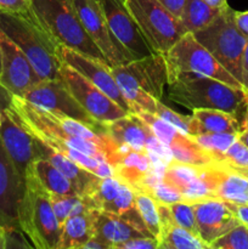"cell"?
<instances>
[{
	"instance_id": "6da1fadb",
	"label": "cell",
	"mask_w": 248,
	"mask_h": 249,
	"mask_svg": "<svg viewBox=\"0 0 248 249\" xmlns=\"http://www.w3.org/2000/svg\"><path fill=\"white\" fill-rule=\"evenodd\" d=\"M168 97L189 109H220L235 116L240 122L245 117L248 92L214 78L195 73H181L168 82Z\"/></svg>"
},
{
	"instance_id": "7a4b0ae2",
	"label": "cell",
	"mask_w": 248,
	"mask_h": 249,
	"mask_svg": "<svg viewBox=\"0 0 248 249\" xmlns=\"http://www.w3.org/2000/svg\"><path fill=\"white\" fill-rule=\"evenodd\" d=\"M31 14L57 48L72 49L106 62L105 56L85 31L72 0H32Z\"/></svg>"
},
{
	"instance_id": "3957f363",
	"label": "cell",
	"mask_w": 248,
	"mask_h": 249,
	"mask_svg": "<svg viewBox=\"0 0 248 249\" xmlns=\"http://www.w3.org/2000/svg\"><path fill=\"white\" fill-rule=\"evenodd\" d=\"M0 29L23 51L41 80L61 79L57 46L32 16L0 10Z\"/></svg>"
},
{
	"instance_id": "277c9868",
	"label": "cell",
	"mask_w": 248,
	"mask_h": 249,
	"mask_svg": "<svg viewBox=\"0 0 248 249\" xmlns=\"http://www.w3.org/2000/svg\"><path fill=\"white\" fill-rule=\"evenodd\" d=\"M19 229L36 249H57L61 225L51 204L50 194L39 182L33 168L26 175V187L18 207Z\"/></svg>"
},
{
	"instance_id": "5b68a950",
	"label": "cell",
	"mask_w": 248,
	"mask_h": 249,
	"mask_svg": "<svg viewBox=\"0 0 248 249\" xmlns=\"http://www.w3.org/2000/svg\"><path fill=\"white\" fill-rule=\"evenodd\" d=\"M192 34L241 83L242 58L248 39L236 26L235 10L226 5L206 28Z\"/></svg>"
},
{
	"instance_id": "8992f818",
	"label": "cell",
	"mask_w": 248,
	"mask_h": 249,
	"mask_svg": "<svg viewBox=\"0 0 248 249\" xmlns=\"http://www.w3.org/2000/svg\"><path fill=\"white\" fill-rule=\"evenodd\" d=\"M163 58L167 67L168 82L181 73H195L243 89L242 84L190 32L184 34L163 55Z\"/></svg>"
},
{
	"instance_id": "52a82bcc",
	"label": "cell",
	"mask_w": 248,
	"mask_h": 249,
	"mask_svg": "<svg viewBox=\"0 0 248 249\" xmlns=\"http://www.w3.org/2000/svg\"><path fill=\"white\" fill-rule=\"evenodd\" d=\"M125 5L155 53L164 55L184 34L189 33L179 17L157 0H125Z\"/></svg>"
},
{
	"instance_id": "ba28073f",
	"label": "cell",
	"mask_w": 248,
	"mask_h": 249,
	"mask_svg": "<svg viewBox=\"0 0 248 249\" xmlns=\"http://www.w3.org/2000/svg\"><path fill=\"white\" fill-rule=\"evenodd\" d=\"M111 71L123 95L129 91H142L156 100H162L164 87L168 84L163 55L152 53L123 65L113 66Z\"/></svg>"
},
{
	"instance_id": "9c48e42d",
	"label": "cell",
	"mask_w": 248,
	"mask_h": 249,
	"mask_svg": "<svg viewBox=\"0 0 248 249\" xmlns=\"http://www.w3.org/2000/svg\"><path fill=\"white\" fill-rule=\"evenodd\" d=\"M83 198L91 209L122 216L142 232L152 236L135 207V191L116 175L100 178L91 191Z\"/></svg>"
},
{
	"instance_id": "30bf717a",
	"label": "cell",
	"mask_w": 248,
	"mask_h": 249,
	"mask_svg": "<svg viewBox=\"0 0 248 249\" xmlns=\"http://www.w3.org/2000/svg\"><path fill=\"white\" fill-rule=\"evenodd\" d=\"M31 104L53 113L70 117L97 131L105 133L102 124L95 121L74 99L62 79L40 80L38 84L27 90L22 96Z\"/></svg>"
},
{
	"instance_id": "8fae6325",
	"label": "cell",
	"mask_w": 248,
	"mask_h": 249,
	"mask_svg": "<svg viewBox=\"0 0 248 249\" xmlns=\"http://www.w3.org/2000/svg\"><path fill=\"white\" fill-rule=\"evenodd\" d=\"M60 75L80 106L99 123H107L130 113L107 96L96 85L83 77L79 72L63 62L60 65Z\"/></svg>"
},
{
	"instance_id": "7c38bea8",
	"label": "cell",
	"mask_w": 248,
	"mask_h": 249,
	"mask_svg": "<svg viewBox=\"0 0 248 249\" xmlns=\"http://www.w3.org/2000/svg\"><path fill=\"white\" fill-rule=\"evenodd\" d=\"M72 2L85 31L100 49L109 67L133 61L114 38L99 0H72Z\"/></svg>"
},
{
	"instance_id": "4fadbf2b",
	"label": "cell",
	"mask_w": 248,
	"mask_h": 249,
	"mask_svg": "<svg viewBox=\"0 0 248 249\" xmlns=\"http://www.w3.org/2000/svg\"><path fill=\"white\" fill-rule=\"evenodd\" d=\"M109 29L131 60L146 57L152 49L143 38L140 28L125 5V0H99Z\"/></svg>"
},
{
	"instance_id": "5bb4252c",
	"label": "cell",
	"mask_w": 248,
	"mask_h": 249,
	"mask_svg": "<svg viewBox=\"0 0 248 249\" xmlns=\"http://www.w3.org/2000/svg\"><path fill=\"white\" fill-rule=\"evenodd\" d=\"M1 48V74L0 85L11 95L22 96L27 90L40 82L23 51L0 29Z\"/></svg>"
},
{
	"instance_id": "9a60e30c",
	"label": "cell",
	"mask_w": 248,
	"mask_h": 249,
	"mask_svg": "<svg viewBox=\"0 0 248 249\" xmlns=\"http://www.w3.org/2000/svg\"><path fill=\"white\" fill-rule=\"evenodd\" d=\"M57 56L61 62L66 63L73 70L79 72L83 77L96 85L101 91L111 97L119 106L123 107L128 112H131L129 104L124 99L123 94L117 84L116 78L112 74L111 67L106 62L90 57V56H85L78 51L63 48V46L57 48Z\"/></svg>"
},
{
	"instance_id": "2e32d148",
	"label": "cell",
	"mask_w": 248,
	"mask_h": 249,
	"mask_svg": "<svg viewBox=\"0 0 248 249\" xmlns=\"http://www.w3.org/2000/svg\"><path fill=\"white\" fill-rule=\"evenodd\" d=\"M0 140L19 178L26 182L27 172L38 157L35 140L18 123L9 107L1 112Z\"/></svg>"
},
{
	"instance_id": "e0dca14e",
	"label": "cell",
	"mask_w": 248,
	"mask_h": 249,
	"mask_svg": "<svg viewBox=\"0 0 248 249\" xmlns=\"http://www.w3.org/2000/svg\"><path fill=\"white\" fill-rule=\"evenodd\" d=\"M26 182L19 178L0 140V225L6 230H19L18 207Z\"/></svg>"
},
{
	"instance_id": "ac0fdd59",
	"label": "cell",
	"mask_w": 248,
	"mask_h": 249,
	"mask_svg": "<svg viewBox=\"0 0 248 249\" xmlns=\"http://www.w3.org/2000/svg\"><path fill=\"white\" fill-rule=\"evenodd\" d=\"M196 215L198 235L203 242L211 243L240 224L225 201L209 198L191 203Z\"/></svg>"
},
{
	"instance_id": "d6986e66",
	"label": "cell",
	"mask_w": 248,
	"mask_h": 249,
	"mask_svg": "<svg viewBox=\"0 0 248 249\" xmlns=\"http://www.w3.org/2000/svg\"><path fill=\"white\" fill-rule=\"evenodd\" d=\"M102 128L121 155L130 150L146 151L148 139L152 135L147 124L133 112L114 121L102 123Z\"/></svg>"
},
{
	"instance_id": "ffe728a7",
	"label": "cell",
	"mask_w": 248,
	"mask_h": 249,
	"mask_svg": "<svg viewBox=\"0 0 248 249\" xmlns=\"http://www.w3.org/2000/svg\"><path fill=\"white\" fill-rule=\"evenodd\" d=\"M139 237H152L142 232L130 221L108 212L96 211L94 238L114 249L119 243ZM156 238V237H155Z\"/></svg>"
},
{
	"instance_id": "44dd1931",
	"label": "cell",
	"mask_w": 248,
	"mask_h": 249,
	"mask_svg": "<svg viewBox=\"0 0 248 249\" xmlns=\"http://www.w3.org/2000/svg\"><path fill=\"white\" fill-rule=\"evenodd\" d=\"M35 148L36 156H38L36 158H44V160H49L51 164L55 165L58 170H61L73 182V185L77 187L79 196H87L91 191L92 187L95 186L97 180L100 179V177L95 175L94 173L89 172L88 169L83 168L82 165L73 162L71 158H68L63 153L43 145L40 141L35 140Z\"/></svg>"
},
{
	"instance_id": "7402d4cb",
	"label": "cell",
	"mask_w": 248,
	"mask_h": 249,
	"mask_svg": "<svg viewBox=\"0 0 248 249\" xmlns=\"http://www.w3.org/2000/svg\"><path fill=\"white\" fill-rule=\"evenodd\" d=\"M157 207L160 220L158 249H211L198 236L175 223L168 204L157 203Z\"/></svg>"
},
{
	"instance_id": "603a6c76",
	"label": "cell",
	"mask_w": 248,
	"mask_h": 249,
	"mask_svg": "<svg viewBox=\"0 0 248 249\" xmlns=\"http://www.w3.org/2000/svg\"><path fill=\"white\" fill-rule=\"evenodd\" d=\"M147 151H126L114 164V175L134 191H142L147 178L156 170ZM164 169V168H162Z\"/></svg>"
},
{
	"instance_id": "cb8c5ba5",
	"label": "cell",
	"mask_w": 248,
	"mask_h": 249,
	"mask_svg": "<svg viewBox=\"0 0 248 249\" xmlns=\"http://www.w3.org/2000/svg\"><path fill=\"white\" fill-rule=\"evenodd\" d=\"M240 131L241 122L231 113L220 109H192L189 128V135L192 138L203 134H238Z\"/></svg>"
},
{
	"instance_id": "d4e9b609",
	"label": "cell",
	"mask_w": 248,
	"mask_h": 249,
	"mask_svg": "<svg viewBox=\"0 0 248 249\" xmlns=\"http://www.w3.org/2000/svg\"><path fill=\"white\" fill-rule=\"evenodd\" d=\"M96 211L68 218L61 225V236L57 249H82L83 246L94 237Z\"/></svg>"
},
{
	"instance_id": "484cf974",
	"label": "cell",
	"mask_w": 248,
	"mask_h": 249,
	"mask_svg": "<svg viewBox=\"0 0 248 249\" xmlns=\"http://www.w3.org/2000/svg\"><path fill=\"white\" fill-rule=\"evenodd\" d=\"M168 147L172 153L173 160L175 162L196 167L216 165L213 158L194 140V138L186 134H177V138L169 143Z\"/></svg>"
},
{
	"instance_id": "4316f807",
	"label": "cell",
	"mask_w": 248,
	"mask_h": 249,
	"mask_svg": "<svg viewBox=\"0 0 248 249\" xmlns=\"http://www.w3.org/2000/svg\"><path fill=\"white\" fill-rule=\"evenodd\" d=\"M36 179L51 194L78 195L77 187L61 170L44 158H36L32 164Z\"/></svg>"
},
{
	"instance_id": "83f0119b",
	"label": "cell",
	"mask_w": 248,
	"mask_h": 249,
	"mask_svg": "<svg viewBox=\"0 0 248 249\" xmlns=\"http://www.w3.org/2000/svg\"><path fill=\"white\" fill-rule=\"evenodd\" d=\"M216 198L236 204H248V177L221 168Z\"/></svg>"
},
{
	"instance_id": "f1b7e54d",
	"label": "cell",
	"mask_w": 248,
	"mask_h": 249,
	"mask_svg": "<svg viewBox=\"0 0 248 249\" xmlns=\"http://www.w3.org/2000/svg\"><path fill=\"white\" fill-rule=\"evenodd\" d=\"M221 9H214L203 0H185L180 21L190 33H196L206 28L220 12Z\"/></svg>"
},
{
	"instance_id": "f546056e",
	"label": "cell",
	"mask_w": 248,
	"mask_h": 249,
	"mask_svg": "<svg viewBox=\"0 0 248 249\" xmlns=\"http://www.w3.org/2000/svg\"><path fill=\"white\" fill-rule=\"evenodd\" d=\"M50 194L51 204L53 209L56 214L60 225H62L68 218L79 214H84L87 212L91 211L85 199L82 196L78 195H58V194Z\"/></svg>"
},
{
	"instance_id": "4dcf8cb0",
	"label": "cell",
	"mask_w": 248,
	"mask_h": 249,
	"mask_svg": "<svg viewBox=\"0 0 248 249\" xmlns=\"http://www.w3.org/2000/svg\"><path fill=\"white\" fill-rule=\"evenodd\" d=\"M135 207L151 235L159 240L160 220L157 202L146 192L135 191Z\"/></svg>"
},
{
	"instance_id": "1f68e13d",
	"label": "cell",
	"mask_w": 248,
	"mask_h": 249,
	"mask_svg": "<svg viewBox=\"0 0 248 249\" xmlns=\"http://www.w3.org/2000/svg\"><path fill=\"white\" fill-rule=\"evenodd\" d=\"M238 139V134L229 133H215L203 134V135L194 136V140L211 156L215 164L220 162L224 153L228 148Z\"/></svg>"
},
{
	"instance_id": "d6a6232c",
	"label": "cell",
	"mask_w": 248,
	"mask_h": 249,
	"mask_svg": "<svg viewBox=\"0 0 248 249\" xmlns=\"http://www.w3.org/2000/svg\"><path fill=\"white\" fill-rule=\"evenodd\" d=\"M216 165L236 173L248 172V146L237 139L224 153Z\"/></svg>"
},
{
	"instance_id": "836d02e7",
	"label": "cell",
	"mask_w": 248,
	"mask_h": 249,
	"mask_svg": "<svg viewBox=\"0 0 248 249\" xmlns=\"http://www.w3.org/2000/svg\"><path fill=\"white\" fill-rule=\"evenodd\" d=\"M141 121L145 124H147L148 128L153 133V135L158 139L165 146H169V143L174 140L180 133L177 128L172 125V124L167 123L163 121L162 118L155 113H150V112H140V113H135Z\"/></svg>"
},
{
	"instance_id": "e575fe53",
	"label": "cell",
	"mask_w": 248,
	"mask_h": 249,
	"mask_svg": "<svg viewBox=\"0 0 248 249\" xmlns=\"http://www.w3.org/2000/svg\"><path fill=\"white\" fill-rule=\"evenodd\" d=\"M211 249H248V228L238 224L212 242Z\"/></svg>"
},
{
	"instance_id": "d590c367",
	"label": "cell",
	"mask_w": 248,
	"mask_h": 249,
	"mask_svg": "<svg viewBox=\"0 0 248 249\" xmlns=\"http://www.w3.org/2000/svg\"><path fill=\"white\" fill-rule=\"evenodd\" d=\"M168 207H169V211L173 219H174V221L177 225L182 226L184 229L189 230L190 232H192L194 235L199 237L198 229H197L196 223V215H195L194 207H192L191 203L180 201L172 204H168Z\"/></svg>"
},
{
	"instance_id": "8d00e7d4",
	"label": "cell",
	"mask_w": 248,
	"mask_h": 249,
	"mask_svg": "<svg viewBox=\"0 0 248 249\" xmlns=\"http://www.w3.org/2000/svg\"><path fill=\"white\" fill-rule=\"evenodd\" d=\"M159 118L165 121L167 123L172 124L174 128H177L180 133L186 134L189 135V128H190V119L191 116H181L177 112L173 111L164 104H162L160 100L156 101V113Z\"/></svg>"
},
{
	"instance_id": "74e56055",
	"label": "cell",
	"mask_w": 248,
	"mask_h": 249,
	"mask_svg": "<svg viewBox=\"0 0 248 249\" xmlns=\"http://www.w3.org/2000/svg\"><path fill=\"white\" fill-rule=\"evenodd\" d=\"M159 242L155 237H139L119 243L114 249H158Z\"/></svg>"
},
{
	"instance_id": "f35d334b",
	"label": "cell",
	"mask_w": 248,
	"mask_h": 249,
	"mask_svg": "<svg viewBox=\"0 0 248 249\" xmlns=\"http://www.w3.org/2000/svg\"><path fill=\"white\" fill-rule=\"evenodd\" d=\"M31 1L32 0H0V10L27 14L31 11Z\"/></svg>"
},
{
	"instance_id": "ab89813d",
	"label": "cell",
	"mask_w": 248,
	"mask_h": 249,
	"mask_svg": "<svg viewBox=\"0 0 248 249\" xmlns=\"http://www.w3.org/2000/svg\"><path fill=\"white\" fill-rule=\"evenodd\" d=\"M226 203L233 212L240 224H243L248 228V204H236L230 203V202H226Z\"/></svg>"
},
{
	"instance_id": "60d3db41",
	"label": "cell",
	"mask_w": 248,
	"mask_h": 249,
	"mask_svg": "<svg viewBox=\"0 0 248 249\" xmlns=\"http://www.w3.org/2000/svg\"><path fill=\"white\" fill-rule=\"evenodd\" d=\"M160 5L165 7L167 10H169L174 16L179 17L181 16L182 9H184L185 0H157Z\"/></svg>"
},
{
	"instance_id": "b9f144b4",
	"label": "cell",
	"mask_w": 248,
	"mask_h": 249,
	"mask_svg": "<svg viewBox=\"0 0 248 249\" xmlns=\"http://www.w3.org/2000/svg\"><path fill=\"white\" fill-rule=\"evenodd\" d=\"M235 23L241 33L248 39V11H235Z\"/></svg>"
},
{
	"instance_id": "7bdbcfd3",
	"label": "cell",
	"mask_w": 248,
	"mask_h": 249,
	"mask_svg": "<svg viewBox=\"0 0 248 249\" xmlns=\"http://www.w3.org/2000/svg\"><path fill=\"white\" fill-rule=\"evenodd\" d=\"M243 85V89L248 92V41L246 45L245 53H243L242 58V80H241Z\"/></svg>"
},
{
	"instance_id": "ee69618b",
	"label": "cell",
	"mask_w": 248,
	"mask_h": 249,
	"mask_svg": "<svg viewBox=\"0 0 248 249\" xmlns=\"http://www.w3.org/2000/svg\"><path fill=\"white\" fill-rule=\"evenodd\" d=\"M82 249H109V247L107 245H105V243L100 242L96 238L92 237L83 246Z\"/></svg>"
},
{
	"instance_id": "f6af8a7d",
	"label": "cell",
	"mask_w": 248,
	"mask_h": 249,
	"mask_svg": "<svg viewBox=\"0 0 248 249\" xmlns=\"http://www.w3.org/2000/svg\"><path fill=\"white\" fill-rule=\"evenodd\" d=\"M203 1L214 9H223L228 5V0H203Z\"/></svg>"
},
{
	"instance_id": "bcb514c9",
	"label": "cell",
	"mask_w": 248,
	"mask_h": 249,
	"mask_svg": "<svg viewBox=\"0 0 248 249\" xmlns=\"http://www.w3.org/2000/svg\"><path fill=\"white\" fill-rule=\"evenodd\" d=\"M0 249H6V229L0 225Z\"/></svg>"
},
{
	"instance_id": "7dc6e473",
	"label": "cell",
	"mask_w": 248,
	"mask_h": 249,
	"mask_svg": "<svg viewBox=\"0 0 248 249\" xmlns=\"http://www.w3.org/2000/svg\"><path fill=\"white\" fill-rule=\"evenodd\" d=\"M238 140H240L241 142L245 143L246 146H248V129L238 133Z\"/></svg>"
},
{
	"instance_id": "c3c4849f",
	"label": "cell",
	"mask_w": 248,
	"mask_h": 249,
	"mask_svg": "<svg viewBox=\"0 0 248 249\" xmlns=\"http://www.w3.org/2000/svg\"><path fill=\"white\" fill-rule=\"evenodd\" d=\"M246 129H248V105H247V108H246L245 117H243L242 122H241V131L246 130Z\"/></svg>"
},
{
	"instance_id": "681fc988",
	"label": "cell",
	"mask_w": 248,
	"mask_h": 249,
	"mask_svg": "<svg viewBox=\"0 0 248 249\" xmlns=\"http://www.w3.org/2000/svg\"><path fill=\"white\" fill-rule=\"evenodd\" d=\"M1 67H2V65H1V48H0V74H1Z\"/></svg>"
},
{
	"instance_id": "f907efd6",
	"label": "cell",
	"mask_w": 248,
	"mask_h": 249,
	"mask_svg": "<svg viewBox=\"0 0 248 249\" xmlns=\"http://www.w3.org/2000/svg\"><path fill=\"white\" fill-rule=\"evenodd\" d=\"M0 125H1V111H0Z\"/></svg>"
}]
</instances>
